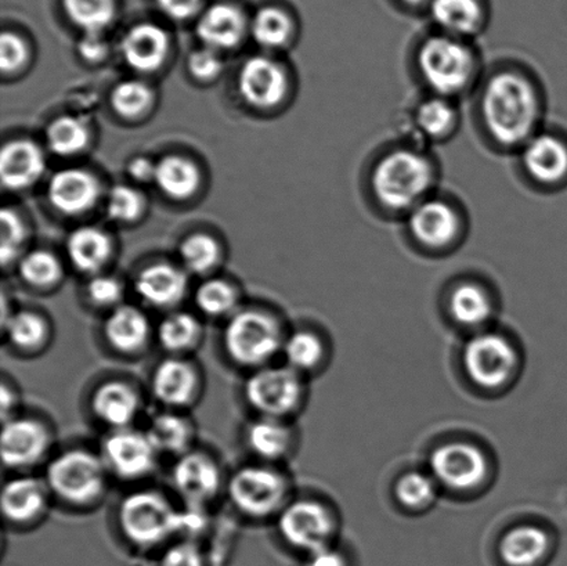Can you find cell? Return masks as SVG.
Instances as JSON below:
<instances>
[{
	"label": "cell",
	"mask_w": 567,
	"mask_h": 566,
	"mask_svg": "<svg viewBox=\"0 0 567 566\" xmlns=\"http://www.w3.org/2000/svg\"><path fill=\"white\" fill-rule=\"evenodd\" d=\"M542 114L540 93L519 71H498L482 89L483 125L499 147L520 150L538 132Z\"/></svg>",
	"instance_id": "1"
},
{
	"label": "cell",
	"mask_w": 567,
	"mask_h": 566,
	"mask_svg": "<svg viewBox=\"0 0 567 566\" xmlns=\"http://www.w3.org/2000/svg\"><path fill=\"white\" fill-rule=\"evenodd\" d=\"M437 166L420 147H400L383 154L371 172V191L382 208L408 215L432 196Z\"/></svg>",
	"instance_id": "2"
},
{
	"label": "cell",
	"mask_w": 567,
	"mask_h": 566,
	"mask_svg": "<svg viewBox=\"0 0 567 566\" xmlns=\"http://www.w3.org/2000/svg\"><path fill=\"white\" fill-rule=\"evenodd\" d=\"M286 337L275 315L264 309L241 308L225 321L221 348L236 368L251 373L274 364L282 352Z\"/></svg>",
	"instance_id": "3"
},
{
	"label": "cell",
	"mask_w": 567,
	"mask_h": 566,
	"mask_svg": "<svg viewBox=\"0 0 567 566\" xmlns=\"http://www.w3.org/2000/svg\"><path fill=\"white\" fill-rule=\"evenodd\" d=\"M110 473L99 452L70 447L55 453L44 467L50 495L66 506L87 508L107 493Z\"/></svg>",
	"instance_id": "4"
},
{
	"label": "cell",
	"mask_w": 567,
	"mask_h": 566,
	"mask_svg": "<svg viewBox=\"0 0 567 566\" xmlns=\"http://www.w3.org/2000/svg\"><path fill=\"white\" fill-rule=\"evenodd\" d=\"M415 61L421 80L432 94L453 100L474 85L480 69L471 44L446 33L426 38Z\"/></svg>",
	"instance_id": "5"
},
{
	"label": "cell",
	"mask_w": 567,
	"mask_h": 566,
	"mask_svg": "<svg viewBox=\"0 0 567 566\" xmlns=\"http://www.w3.org/2000/svg\"><path fill=\"white\" fill-rule=\"evenodd\" d=\"M225 493L233 508L252 521L277 518L291 502L288 476L275 465L259 462L237 469L227 478Z\"/></svg>",
	"instance_id": "6"
},
{
	"label": "cell",
	"mask_w": 567,
	"mask_h": 566,
	"mask_svg": "<svg viewBox=\"0 0 567 566\" xmlns=\"http://www.w3.org/2000/svg\"><path fill=\"white\" fill-rule=\"evenodd\" d=\"M116 519L121 534L132 545L155 547L177 535L179 508L164 493L137 490L122 498Z\"/></svg>",
	"instance_id": "7"
},
{
	"label": "cell",
	"mask_w": 567,
	"mask_h": 566,
	"mask_svg": "<svg viewBox=\"0 0 567 566\" xmlns=\"http://www.w3.org/2000/svg\"><path fill=\"white\" fill-rule=\"evenodd\" d=\"M243 392L257 418L288 420L302 408L306 387L303 375L287 364H269L249 373Z\"/></svg>",
	"instance_id": "8"
},
{
	"label": "cell",
	"mask_w": 567,
	"mask_h": 566,
	"mask_svg": "<svg viewBox=\"0 0 567 566\" xmlns=\"http://www.w3.org/2000/svg\"><path fill=\"white\" fill-rule=\"evenodd\" d=\"M171 484L183 506L207 510L226 492L227 478L214 454L194 447L175 459Z\"/></svg>",
	"instance_id": "9"
},
{
	"label": "cell",
	"mask_w": 567,
	"mask_h": 566,
	"mask_svg": "<svg viewBox=\"0 0 567 566\" xmlns=\"http://www.w3.org/2000/svg\"><path fill=\"white\" fill-rule=\"evenodd\" d=\"M110 476L124 482L150 478L158 467L159 453L146 431L136 429L109 431L99 449Z\"/></svg>",
	"instance_id": "10"
},
{
	"label": "cell",
	"mask_w": 567,
	"mask_h": 566,
	"mask_svg": "<svg viewBox=\"0 0 567 566\" xmlns=\"http://www.w3.org/2000/svg\"><path fill=\"white\" fill-rule=\"evenodd\" d=\"M276 521L282 541L308 554L331 546L337 534V519L331 510L313 498L289 502Z\"/></svg>",
	"instance_id": "11"
},
{
	"label": "cell",
	"mask_w": 567,
	"mask_h": 566,
	"mask_svg": "<svg viewBox=\"0 0 567 566\" xmlns=\"http://www.w3.org/2000/svg\"><path fill=\"white\" fill-rule=\"evenodd\" d=\"M464 370L482 390H499L507 385L518 368V353L507 338L497 332H481L464 348Z\"/></svg>",
	"instance_id": "12"
},
{
	"label": "cell",
	"mask_w": 567,
	"mask_h": 566,
	"mask_svg": "<svg viewBox=\"0 0 567 566\" xmlns=\"http://www.w3.org/2000/svg\"><path fill=\"white\" fill-rule=\"evenodd\" d=\"M52 447L53 434L44 421L20 414L2 421L0 453L4 469L25 474L48 462Z\"/></svg>",
	"instance_id": "13"
},
{
	"label": "cell",
	"mask_w": 567,
	"mask_h": 566,
	"mask_svg": "<svg viewBox=\"0 0 567 566\" xmlns=\"http://www.w3.org/2000/svg\"><path fill=\"white\" fill-rule=\"evenodd\" d=\"M203 390L202 371L188 358L165 357L150 375V392L163 409L187 412L196 407Z\"/></svg>",
	"instance_id": "14"
},
{
	"label": "cell",
	"mask_w": 567,
	"mask_h": 566,
	"mask_svg": "<svg viewBox=\"0 0 567 566\" xmlns=\"http://www.w3.org/2000/svg\"><path fill=\"white\" fill-rule=\"evenodd\" d=\"M431 475L450 491H474L488 473L486 454L470 442H449L431 454Z\"/></svg>",
	"instance_id": "15"
},
{
	"label": "cell",
	"mask_w": 567,
	"mask_h": 566,
	"mask_svg": "<svg viewBox=\"0 0 567 566\" xmlns=\"http://www.w3.org/2000/svg\"><path fill=\"white\" fill-rule=\"evenodd\" d=\"M408 229L413 240L432 251L454 246L463 230L457 209L446 199L433 197L416 205L408 214Z\"/></svg>",
	"instance_id": "16"
},
{
	"label": "cell",
	"mask_w": 567,
	"mask_h": 566,
	"mask_svg": "<svg viewBox=\"0 0 567 566\" xmlns=\"http://www.w3.org/2000/svg\"><path fill=\"white\" fill-rule=\"evenodd\" d=\"M93 419L109 431L132 429L143 412V398L131 382L105 380L89 398Z\"/></svg>",
	"instance_id": "17"
},
{
	"label": "cell",
	"mask_w": 567,
	"mask_h": 566,
	"mask_svg": "<svg viewBox=\"0 0 567 566\" xmlns=\"http://www.w3.org/2000/svg\"><path fill=\"white\" fill-rule=\"evenodd\" d=\"M102 336L111 351L120 357L136 358L155 340V327L143 309L122 303L109 312Z\"/></svg>",
	"instance_id": "18"
},
{
	"label": "cell",
	"mask_w": 567,
	"mask_h": 566,
	"mask_svg": "<svg viewBox=\"0 0 567 566\" xmlns=\"http://www.w3.org/2000/svg\"><path fill=\"white\" fill-rule=\"evenodd\" d=\"M238 92L254 109H275L287 96L288 76L275 60L257 55L243 64L238 74Z\"/></svg>",
	"instance_id": "19"
},
{
	"label": "cell",
	"mask_w": 567,
	"mask_h": 566,
	"mask_svg": "<svg viewBox=\"0 0 567 566\" xmlns=\"http://www.w3.org/2000/svg\"><path fill=\"white\" fill-rule=\"evenodd\" d=\"M47 482L38 476L20 474L10 478L2 490V513L16 526L33 525L44 517L50 506Z\"/></svg>",
	"instance_id": "20"
},
{
	"label": "cell",
	"mask_w": 567,
	"mask_h": 566,
	"mask_svg": "<svg viewBox=\"0 0 567 566\" xmlns=\"http://www.w3.org/2000/svg\"><path fill=\"white\" fill-rule=\"evenodd\" d=\"M135 291L146 307L174 312L188 292L186 270L171 264L150 265L138 271Z\"/></svg>",
	"instance_id": "21"
},
{
	"label": "cell",
	"mask_w": 567,
	"mask_h": 566,
	"mask_svg": "<svg viewBox=\"0 0 567 566\" xmlns=\"http://www.w3.org/2000/svg\"><path fill=\"white\" fill-rule=\"evenodd\" d=\"M520 163L532 181L540 186H555L567 175V146L553 133L538 131L519 150Z\"/></svg>",
	"instance_id": "22"
},
{
	"label": "cell",
	"mask_w": 567,
	"mask_h": 566,
	"mask_svg": "<svg viewBox=\"0 0 567 566\" xmlns=\"http://www.w3.org/2000/svg\"><path fill=\"white\" fill-rule=\"evenodd\" d=\"M102 185L97 177L78 168L61 169L50 177L48 198L59 213L75 216L87 213L99 202Z\"/></svg>",
	"instance_id": "23"
},
{
	"label": "cell",
	"mask_w": 567,
	"mask_h": 566,
	"mask_svg": "<svg viewBox=\"0 0 567 566\" xmlns=\"http://www.w3.org/2000/svg\"><path fill=\"white\" fill-rule=\"evenodd\" d=\"M168 32L153 22H138L121 39V54L132 70L148 74L161 69L168 58Z\"/></svg>",
	"instance_id": "24"
},
{
	"label": "cell",
	"mask_w": 567,
	"mask_h": 566,
	"mask_svg": "<svg viewBox=\"0 0 567 566\" xmlns=\"http://www.w3.org/2000/svg\"><path fill=\"white\" fill-rule=\"evenodd\" d=\"M143 430L159 456L177 459L196 447L197 425L187 412L161 409L150 415Z\"/></svg>",
	"instance_id": "25"
},
{
	"label": "cell",
	"mask_w": 567,
	"mask_h": 566,
	"mask_svg": "<svg viewBox=\"0 0 567 566\" xmlns=\"http://www.w3.org/2000/svg\"><path fill=\"white\" fill-rule=\"evenodd\" d=\"M248 30L243 11L230 3H215L203 11L197 22V37L204 47L216 50L235 49Z\"/></svg>",
	"instance_id": "26"
},
{
	"label": "cell",
	"mask_w": 567,
	"mask_h": 566,
	"mask_svg": "<svg viewBox=\"0 0 567 566\" xmlns=\"http://www.w3.org/2000/svg\"><path fill=\"white\" fill-rule=\"evenodd\" d=\"M47 169L42 148L31 141L4 144L0 154V179L8 191H24L35 185Z\"/></svg>",
	"instance_id": "27"
},
{
	"label": "cell",
	"mask_w": 567,
	"mask_h": 566,
	"mask_svg": "<svg viewBox=\"0 0 567 566\" xmlns=\"http://www.w3.org/2000/svg\"><path fill=\"white\" fill-rule=\"evenodd\" d=\"M295 442L288 420L257 418L244 431V443L259 463L276 465L287 459Z\"/></svg>",
	"instance_id": "28"
},
{
	"label": "cell",
	"mask_w": 567,
	"mask_h": 566,
	"mask_svg": "<svg viewBox=\"0 0 567 566\" xmlns=\"http://www.w3.org/2000/svg\"><path fill=\"white\" fill-rule=\"evenodd\" d=\"M205 338L203 320L197 315L174 310L155 327V341L166 357L188 358L202 348Z\"/></svg>",
	"instance_id": "29"
},
{
	"label": "cell",
	"mask_w": 567,
	"mask_h": 566,
	"mask_svg": "<svg viewBox=\"0 0 567 566\" xmlns=\"http://www.w3.org/2000/svg\"><path fill=\"white\" fill-rule=\"evenodd\" d=\"M460 110L453 99L431 94L421 100L413 113V125L421 138L426 142H444L457 132Z\"/></svg>",
	"instance_id": "30"
},
{
	"label": "cell",
	"mask_w": 567,
	"mask_h": 566,
	"mask_svg": "<svg viewBox=\"0 0 567 566\" xmlns=\"http://www.w3.org/2000/svg\"><path fill=\"white\" fill-rule=\"evenodd\" d=\"M3 337L14 351L22 354H38L52 341V326L41 313L31 309L10 312L3 320Z\"/></svg>",
	"instance_id": "31"
},
{
	"label": "cell",
	"mask_w": 567,
	"mask_h": 566,
	"mask_svg": "<svg viewBox=\"0 0 567 566\" xmlns=\"http://www.w3.org/2000/svg\"><path fill=\"white\" fill-rule=\"evenodd\" d=\"M113 253V243L102 229L94 226L78 227L66 240V254L71 264L82 274L99 275Z\"/></svg>",
	"instance_id": "32"
},
{
	"label": "cell",
	"mask_w": 567,
	"mask_h": 566,
	"mask_svg": "<svg viewBox=\"0 0 567 566\" xmlns=\"http://www.w3.org/2000/svg\"><path fill=\"white\" fill-rule=\"evenodd\" d=\"M431 16L442 33L461 39L476 35L483 21L477 0H432Z\"/></svg>",
	"instance_id": "33"
},
{
	"label": "cell",
	"mask_w": 567,
	"mask_h": 566,
	"mask_svg": "<svg viewBox=\"0 0 567 566\" xmlns=\"http://www.w3.org/2000/svg\"><path fill=\"white\" fill-rule=\"evenodd\" d=\"M546 531L533 525L516 526L503 536L499 557L508 566H535L548 552Z\"/></svg>",
	"instance_id": "34"
},
{
	"label": "cell",
	"mask_w": 567,
	"mask_h": 566,
	"mask_svg": "<svg viewBox=\"0 0 567 566\" xmlns=\"http://www.w3.org/2000/svg\"><path fill=\"white\" fill-rule=\"evenodd\" d=\"M202 174L193 161L182 155H165L155 166V185L166 197L187 199L198 191Z\"/></svg>",
	"instance_id": "35"
},
{
	"label": "cell",
	"mask_w": 567,
	"mask_h": 566,
	"mask_svg": "<svg viewBox=\"0 0 567 566\" xmlns=\"http://www.w3.org/2000/svg\"><path fill=\"white\" fill-rule=\"evenodd\" d=\"M449 309L455 323L477 329L491 320L493 301L485 287L466 281L455 286L450 294Z\"/></svg>",
	"instance_id": "36"
},
{
	"label": "cell",
	"mask_w": 567,
	"mask_h": 566,
	"mask_svg": "<svg viewBox=\"0 0 567 566\" xmlns=\"http://www.w3.org/2000/svg\"><path fill=\"white\" fill-rule=\"evenodd\" d=\"M194 303L204 318L227 320L240 308V297L235 287L225 280L204 281L194 294Z\"/></svg>",
	"instance_id": "37"
},
{
	"label": "cell",
	"mask_w": 567,
	"mask_h": 566,
	"mask_svg": "<svg viewBox=\"0 0 567 566\" xmlns=\"http://www.w3.org/2000/svg\"><path fill=\"white\" fill-rule=\"evenodd\" d=\"M324 353V343L321 338L309 330L289 332L281 352L288 368L302 375L319 368Z\"/></svg>",
	"instance_id": "38"
},
{
	"label": "cell",
	"mask_w": 567,
	"mask_h": 566,
	"mask_svg": "<svg viewBox=\"0 0 567 566\" xmlns=\"http://www.w3.org/2000/svg\"><path fill=\"white\" fill-rule=\"evenodd\" d=\"M89 127L78 116L64 115L50 122L47 130V143L50 152L59 157H72L86 148Z\"/></svg>",
	"instance_id": "39"
},
{
	"label": "cell",
	"mask_w": 567,
	"mask_h": 566,
	"mask_svg": "<svg viewBox=\"0 0 567 566\" xmlns=\"http://www.w3.org/2000/svg\"><path fill=\"white\" fill-rule=\"evenodd\" d=\"M63 8L83 33H104L115 19L114 0H63Z\"/></svg>",
	"instance_id": "40"
},
{
	"label": "cell",
	"mask_w": 567,
	"mask_h": 566,
	"mask_svg": "<svg viewBox=\"0 0 567 566\" xmlns=\"http://www.w3.org/2000/svg\"><path fill=\"white\" fill-rule=\"evenodd\" d=\"M255 41L266 49L284 47L292 35V21L286 11L279 8H264L255 14L251 22Z\"/></svg>",
	"instance_id": "41"
},
{
	"label": "cell",
	"mask_w": 567,
	"mask_h": 566,
	"mask_svg": "<svg viewBox=\"0 0 567 566\" xmlns=\"http://www.w3.org/2000/svg\"><path fill=\"white\" fill-rule=\"evenodd\" d=\"M437 482L431 474L411 471L398 481L394 495L404 508L422 512L436 501Z\"/></svg>",
	"instance_id": "42"
},
{
	"label": "cell",
	"mask_w": 567,
	"mask_h": 566,
	"mask_svg": "<svg viewBox=\"0 0 567 566\" xmlns=\"http://www.w3.org/2000/svg\"><path fill=\"white\" fill-rule=\"evenodd\" d=\"M179 255L185 269L194 275H207L218 265L220 248L213 237L196 233L183 240Z\"/></svg>",
	"instance_id": "43"
},
{
	"label": "cell",
	"mask_w": 567,
	"mask_h": 566,
	"mask_svg": "<svg viewBox=\"0 0 567 566\" xmlns=\"http://www.w3.org/2000/svg\"><path fill=\"white\" fill-rule=\"evenodd\" d=\"M19 271L21 279L28 286L39 288V290L54 287L63 276L60 260L53 254L42 251V249L24 255L20 259Z\"/></svg>",
	"instance_id": "44"
},
{
	"label": "cell",
	"mask_w": 567,
	"mask_h": 566,
	"mask_svg": "<svg viewBox=\"0 0 567 566\" xmlns=\"http://www.w3.org/2000/svg\"><path fill=\"white\" fill-rule=\"evenodd\" d=\"M153 103V91L147 83L130 80L118 83L111 93V105L124 119H136Z\"/></svg>",
	"instance_id": "45"
},
{
	"label": "cell",
	"mask_w": 567,
	"mask_h": 566,
	"mask_svg": "<svg viewBox=\"0 0 567 566\" xmlns=\"http://www.w3.org/2000/svg\"><path fill=\"white\" fill-rule=\"evenodd\" d=\"M144 198L136 188L118 185L107 197V215L115 222H133L142 215Z\"/></svg>",
	"instance_id": "46"
},
{
	"label": "cell",
	"mask_w": 567,
	"mask_h": 566,
	"mask_svg": "<svg viewBox=\"0 0 567 566\" xmlns=\"http://www.w3.org/2000/svg\"><path fill=\"white\" fill-rule=\"evenodd\" d=\"M86 297L93 307L111 312L124 303V286L113 276L94 275L87 281Z\"/></svg>",
	"instance_id": "47"
},
{
	"label": "cell",
	"mask_w": 567,
	"mask_h": 566,
	"mask_svg": "<svg viewBox=\"0 0 567 566\" xmlns=\"http://www.w3.org/2000/svg\"><path fill=\"white\" fill-rule=\"evenodd\" d=\"M0 226H2L0 257H2L3 266H8L20 257L21 248L25 241V227L20 216L9 208L2 210Z\"/></svg>",
	"instance_id": "48"
},
{
	"label": "cell",
	"mask_w": 567,
	"mask_h": 566,
	"mask_svg": "<svg viewBox=\"0 0 567 566\" xmlns=\"http://www.w3.org/2000/svg\"><path fill=\"white\" fill-rule=\"evenodd\" d=\"M161 566H205L204 554L196 541L182 539L166 548Z\"/></svg>",
	"instance_id": "49"
},
{
	"label": "cell",
	"mask_w": 567,
	"mask_h": 566,
	"mask_svg": "<svg viewBox=\"0 0 567 566\" xmlns=\"http://www.w3.org/2000/svg\"><path fill=\"white\" fill-rule=\"evenodd\" d=\"M188 71L194 78L202 81H209L218 76L224 63L218 52L214 49L204 47L190 54L187 61Z\"/></svg>",
	"instance_id": "50"
},
{
	"label": "cell",
	"mask_w": 567,
	"mask_h": 566,
	"mask_svg": "<svg viewBox=\"0 0 567 566\" xmlns=\"http://www.w3.org/2000/svg\"><path fill=\"white\" fill-rule=\"evenodd\" d=\"M28 50L24 41L13 32H3L0 39V66L2 71L14 72L25 63Z\"/></svg>",
	"instance_id": "51"
},
{
	"label": "cell",
	"mask_w": 567,
	"mask_h": 566,
	"mask_svg": "<svg viewBox=\"0 0 567 566\" xmlns=\"http://www.w3.org/2000/svg\"><path fill=\"white\" fill-rule=\"evenodd\" d=\"M157 8L172 20L192 19L202 9L203 0H154Z\"/></svg>",
	"instance_id": "52"
},
{
	"label": "cell",
	"mask_w": 567,
	"mask_h": 566,
	"mask_svg": "<svg viewBox=\"0 0 567 566\" xmlns=\"http://www.w3.org/2000/svg\"><path fill=\"white\" fill-rule=\"evenodd\" d=\"M78 52L86 61L97 63L107 55L109 43L105 41L103 33H83L80 43H78Z\"/></svg>",
	"instance_id": "53"
},
{
	"label": "cell",
	"mask_w": 567,
	"mask_h": 566,
	"mask_svg": "<svg viewBox=\"0 0 567 566\" xmlns=\"http://www.w3.org/2000/svg\"><path fill=\"white\" fill-rule=\"evenodd\" d=\"M155 166L157 164L152 163L148 158L137 157L127 165V172H130L133 181L150 183L155 179Z\"/></svg>",
	"instance_id": "54"
},
{
	"label": "cell",
	"mask_w": 567,
	"mask_h": 566,
	"mask_svg": "<svg viewBox=\"0 0 567 566\" xmlns=\"http://www.w3.org/2000/svg\"><path fill=\"white\" fill-rule=\"evenodd\" d=\"M306 566H347L342 553L331 546L321 548L319 552L309 554Z\"/></svg>",
	"instance_id": "55"
},
{
	"label": "cell",
	"mask_w": 567,
	"mask_h": 566,
	"mask_svg": "<svg viewBox=\"0 0 567 566\" xmlns=\"http://www.w3.org/2000/svg\"><path fill=\"white\" fill-rule=\"evenodd\" d=\"M0 391H2V421H6L17 414L16 410L19 407L20 397L16 388L6 380Z\"/></svg>",
	"instance_id": "56"
},
{
	"label": "cell",
	"mask_w": 567,
	"mask_h": 566,
	"mask_svg": "<svg viewBox=\"0 0 567 566\" xmlns=\"http://www.w3.org/2000/svg\"><path fill=\"white\" fill-rule=\"evenodd\" d=\"M403 2L410 3V4H420V3L424 2V0H403Z\"/></svg>",
	"instance_id": "57"
}]
</instances>
